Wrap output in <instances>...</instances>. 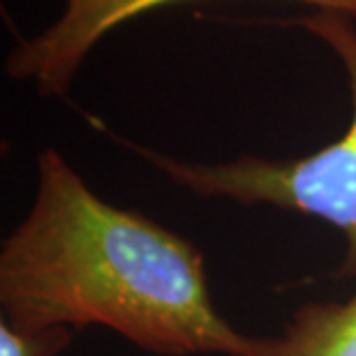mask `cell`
<instances>
[{
    "label": "cell",
    "instance_id": "obj_1",
    "mask_svg": "<svg viewBox=\"0 0 356 356\" xmlns=\"http://www.w3.org/2000/svg\"><path fill=\"white\" fill-rule=\"evenodd\" d=\"M3 324L21 336L104 326L155 356H305L303 310L282 336H248L213 303L195 243L92 192L47 148L38 195L0 248Z\"/></svg>",
    "mask_w": 356,
    "mask_h": 356
},
{
    "label": "cell",
    "instance_id": "obj_2",
    "mask_svg": "<svg viewBox=\"0 0 356 356\" xmlns=\"http://www.w3.org/2000/svg\"><path fill=\"white\" fill-rule=\"evenodd\" d=\"M284 26L312 33L343 63L352 92V120L338 141L303 158L241 155L216 165L183 162L127 139L118 141L197 197L229 199L241 206H273L324 220L345 236L338 275L350 277L356 275V26L354 19L336 12H315L284 21Z\"/></svg>",
    "mask_w": 356,
    "mask_h": 356
},
{
    "label": "cell",
    "instance_id": "obj_3",
    "mask_svg": "<svg viewBox=\"0 0 356 356\" xmlns=\"http://www.w3.org/2000/svg\"><path fill=\"white\" fill-rule=\"evenodd\" d=\"M65 10L56 24L33 40H21L7 54L5 72L17 81H35L42 95H67L90 49L113 28L146 12L190 0H63ZM356 19V0H298Z\"/></svg>",
    "mask_w": 356,
    "mask_h": 356
},
{
    "label": "cell",
    "instance_id": "obj_4",
    "mask_svg": "<svg viewBox=\"0 0 356 356\" xmlns=\"http://www.w3.org/2000/svg\"><path fill=\"white\" fill-rule=\"evenodd\" d=\"M301 310L312 336L305 356H356V294L343 303H310Z\"/></svg>",
    "mask_w": 356,
    "mask_h": 356
},
{
    "label": "cell",
    "instance_id": "obj_5",
    "mask_svg": "<svg viewBox=\"0 0 356 356\" xmlns=\"http://www.w3.org/2000/svg\"><path fill=\"white\" fill-rule=\"evenodd\" d=\"M72 331L54 329L40 336H21L0 322V356H56L65 350Z\"/></svg>",
    "mask_w": 356,
    "mask_h": 356
}]
</instances>
